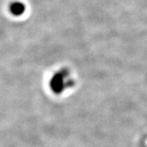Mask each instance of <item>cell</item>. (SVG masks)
I'll use <instances>...</instances> for the list:
<instances>
[{"instance_id":"1","label":"cell","mask_w":147,"mask_h":147,"mask_svg":"<svg viewBox=\"0 0 147 147\" xmlns=\"http://www.w3.org/2000/svg\"><path fill=\"white\" fill-rule=\"evenodd\" d=\"M11 12L16 16H20L25 11V6L20 2L13 3L10 7Z\"/></svg>"}]
</instances>
